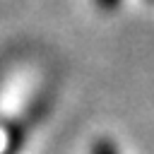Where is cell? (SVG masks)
<instances>
[{"mask_svg": "<svg viewBox=\"0 0 154 154\" xmlns=\"http://www.w3.org/2000/svg\"><path fill=\"white\" fill-rule=\"evenodd\" d=\"M91 154H120V152H118V147H116L111 140L101 137V140H96V142L91 144Z\"/></svg>", "mask_w": 154, "mask_h": 154, "instance_id": "6da1fadb", "label": "cell"}, {"mask_svg": "<svg viewBox=\"0 0 154 154\" xmlns=\"http://www.w3.org/2000/svg\"><path fill=\"white\" fill-rule=\"evenodd\" d=\"M94 5H96L99 10H103V12H113V10L120 5V0H94Z\"/></svg>", "mask_w": 154, "mask_h": 154, "instance_id": "7a4b0ae2", "label": "cell"}, {"mask_svg": "<svg viewBox=\"0 0 154 154\" xmlns=\"http://www.w3.org/2000/svg\"><path fill=\"white\" fill-rule=\"evenodd\" d=\"M149 2H154V0H149Z\"/></svg>", "mask_w": 154, "mask_h": 154, "instance_id": "3957f363", "label": "cell"}]
</instances>
